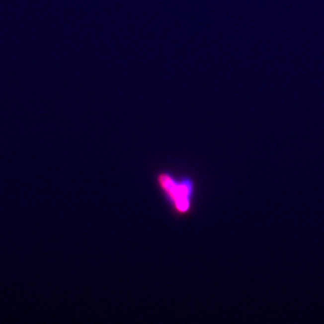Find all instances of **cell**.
<instances>
[{
    "label": "cell",
    "mask_w": 324,
    "mask_h": 324,
    "mask_svg": "<svg viewBox=\"0 0 324 324\" xmlns=\"http://www.w3.org/2000/svg\"><path fill=\"white\" fill-rule=\"evenodd\" d=\"M154 184L174 217L186 219L194 214L198 182L193 174L161 168L154 175Z\"/></svg>",
    "instance_id": "1"
}]
</instances>
